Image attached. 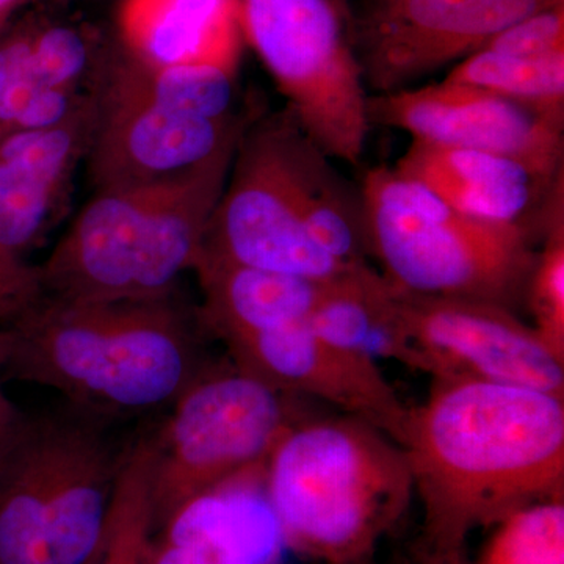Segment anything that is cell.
<instances>
[{"instance_id": "cell-24", "label": "cell", "mask_w": 564, "mask_h": 564, "mask_svg": "<svg viewBox=\"0 0 564 564\" xmlns=\"http://www.w3.org/2000/svg\"><path fill=\"white\" fill-rule=\"evenodd\" d=\"M150 434L122 451L98 551L104 564H154Z\"/></svg>"}, {"instance_id": "cell-29", "label": "cell", "mask_w": 564, "mask_h": 564, "mask_svg": "<svg viewBox=\"0 0 564 564\" xmlns=\"http://www.w3.org/2000/svg\"><path fill=\"white\" fill-rule=\"evenodd\" d=\"M40 295L36 267L13 265L0 259V325L10 326Z\"/></svg>"}, {"instance_id": "cell-10", "label": "cell", "mask_w": 564, "mask_h": 564, "mask_svg": "<svg viewBox=\"0 0 564 564\" xmlns=\"http://www.w3.org/2000/svg\"><path fill=\"white\" fill-rule=\"evenodd\" d=\"M367 115L370 126L399 129L413 140L492 152L547 176L564 172V107L443 80L370 95Z\"/></svg>"}, {"instance_id": "cell-8", "label": "cell", "mask_w": 564, "mask_h": 564, "mask_svg": "<svg viewBox=\"0 0 564 564\" xmlns=\"http://www.w3.org/2000/svg\"><path fill=\"white\" fill-rule=\"evenodd\" d=\"M295 128L288 107L245 128L199 256L317 282L355 267L326 254L304 228L292 163Z\"/></svg>"}, {"instance_id": "cell-3", "label": "cell", "mask_w": 564, "mask_h": 564, "mask_svg": "<svg viewBox=\"0 0 564 564\" xmlns=\"http://www.w3.org/2000/svg\"><path fill=\"white\" fill-rule=\"evenodd\" d=\"M263 474L288 547L323 564L372 558L414 497L402 445L351 415L296 422Z\"/></svg>"}, {"instance_id": "cell-16", "label": "cell", "mask_w": 564, "mask_h": 564, "mask_svg": "<svg viewBox=\"0 0 564 564\" xmlns=\"http://www.w3.org/2000/svg\"><path fill=\"white\" fill-rule=\"evenodd\" d=\"M397 173L429 188L456 210L485 220L514 223L541 232L556 182L525 163L492 152L413 140Z\"/></svg>"}, {"instance_id": "cell-6", "label": "cell", "mask_w": 564, "mask_h": 564, "mask_svg": "<svg viewBox=\"0 0 564 564\" xmlns=\"http://www.w3.org/2000/svg\"><path fill=\"white\" fill-rule=\"evenodd\" d=\"M295 399L236 366L203 370L150 434L154 532L204 494L263 469L281 437L304 419Z\"/></svg>"}, {"instance_id": "cell-4", "label": "cell", "mask_w": 564, "mask_h": 564, "mask_svg": "<svg viewBox=\"0 0 564 564\" xmlns=\"http://www.w3.org/2000/svg\"><path fill=\"white\" fill-rule=\"evenodd\" d=\"M236 148L177 180L96 192L36 265L41 295L66 302L172 295L195 267Z\"/></svg>"}, {"instance_id": "cell-1", "label": "cell", "mask_w": 564, "mask_h": 564, "mask_svg": "<svg viewBox=\"0 0 564 564\" xmlns=\"http://www.w3.org/2000/svg\"><path fill=\"white\" fill-rule=\"evenodd\" d=\"M402 447L426 552H464L475 530L564 499V399L552 393L436 378L425 403L410 410Z\"/></svg>"}, {"instance_id": "cell-20", "label": "cell", "mask_w": 564, "mask_h": 564, "mask_svg": "<svg viewBox=\"0 0 564 564\" xmlns=\"http://www.w3.org/2000/svg\"><path fill=\"white\" fill-rule=\"evenodd\" d=\"M192 272L203 293L196 317L220 340L310 321L325 284L203 256Z\"/></svg>"}, {"instance_id": "cell-25", "label": "cell", "mask_w": 564, "mask_h": 564, "mask_svg": "<svg viewBox=\"0 0 564 564\" xmlns=\"http://www.w3.org/2000/svg\"><path fill=\"white\" fill-rule=\"evenodd\" d=\"M444 80L522 101L564 107V54L524 58L480 50L456 63Z\"/></svg>"}, {"instance_id": "cell-14", "label": "cell", "mask_w": 564, "mask_h": 564, "mask_svg": "<svg viewBox=\"0 0 564 564\" xmlns=\"http://www.w3.org/2000/svg\"><path fill=\"white\" fill-rule=\"evenodd\" d=\"M99 98L54 128L0 139V259L29 265L25 254L54 221L70 177L87 158Z\"/></svg>"}, {"instance_id": "cell-22", "label": "cell", "mask_w": 564, "mask_h": 564, "mask_svg": "<svg viewBox=\"0 0 564 564\" xmlns=\"http://www.w3.org/2000/svg\"><path fill=\"white\" fill-rule=\"evenodd\" d=\"M292 162L304 228L313 242L345 265L369 262L361 187L340 176L300 122L292 137Z\"/></svg>"}, {"instance_id": "cell-28", "label": "cell", "mask_w": 564, "mask_h": 564, "mask_svg": "<svg viewBox=\"0 0 564 564\" xmlns=\"http://www.w3.org/2000/svg\"><path fill=\"white\" fill-rule=\"evenodd\" d=\"M484 50L524 58L564 54V2L514 22L489 40Z\"/></svg>"}, {"instance_id": "cell-19", "label": "cell", "mask_w": 564, "mask_h": 564, "mask_svg": "<svg viewBox=\"0 0 564 564\" xmlns=\"http://www.w3.org/2000/svg\"><path fill=\"white\" fill-rule=\"evenodd\" d=\"M307 323L323 339L370 361H397L430 375L425 355L404 326L395 285L369 262L325 282Z\"/></svg>"}, {"instance_id": "cell-13", "label": "cell", "mask_w": 564, "mask_h": 564, "mask_svg": "<svg viewBox=\"0 0 564 564\" xmlns=\"http://www.w3.org/2000/svg\"><path fill=\"white\" fill-rule=\"evenodd\" d=\"M221 343L242 372L296 399L333 404L402 445L410 408L386 380L380 364L323 339L307 321Z\"/></svg>"}, {"instance_id": "cell-2", "label": "cell", "mask_w": 564, "mask_h": 564, "mask_svg": "<svg viewBox=\"0 0 564 564\" xmlns=\"http://www.w3.org/2000/svg\"><path fill=\"white\" fill-rule=\"evenodd\" d=\"M10 329L2 380L54 389L101 423L172 406L204 370L173 293L120 302L40 295Z\"/></svg>"}, {"instance_id": "cell-18", "label": "cell", "mask_w": 564, "mask_h": 564, "mask_svg": "<svg viewBox=\"0 0 564 564\" xmlns=\"http://www.w3.org/2000/svg\"><path fill=\"white\" fill-rule=\"evenodd\" d=\"M117 22L126 54L144 65L237 73L242 31L236 0H118Z\"/></svg>"}, {"instance_id": "cell-9", "label": "cell", "mask_w": 564, "mask_h": 564, "mask_svg": "<svg viewBox=\"0 0 564 564\" xmlns=\"http://www.w3.org/2000/svg\"><path fill=\"white\" fill-rule=\"evenodd\" d=\"M564 0H364L355 44L369 95L415 87L497 33Z\"/></svg>"}, {"instance_id": "cell-30", "label": "cell", "mask_w": 564, "mask_h": 564, "mask_svg": "<svg viewBox=\"0 0 564 564\" xmlns=\"http://www.w3.org/2000/svg\"><path fill=\"white\" fill-rule=\"evenodd\" d=\"M3 380L0 377V466L7 458L18 434L25 421V414L20 413L9 395L3 391Z\"/></svg>"}, {"instance_id": "cell-27", "label": "cell", "mask_w": 564, "mask_h": 564, "mask_svg": "<svg viewBox=\"0 0 564 564\" xmlns=\"http://www.w3.org/2000/svg\"><path fill=\"white\" fill-rule=\"evenodd\" d=\"M492 529L475 564H564V499L529 505Z\"/></svg>"}, {"instance_id": "cell-26", "label": "cell", "mask_w": 564, "mask_h": 564, "mask_svg": "<svg viewBox=\"0 0 564 564\" xmlns=\"http://www.w3.org/2000/svg\"><path fill=\"white\" fill-rule=\"evenodd\" d=\"M538 251L525 300L541 339L564 361V177L556 182L545 207Z\"/></svg>"}, {"instance_id": "cell-15", "label": "cell", "mask_w": 564, "mask_h": 564, "mask_svg": "<svg viewBox=\"0 0 564 564\" xmlns=\"http://www.w3.org/2000/svg\"><path fill=\"white\" fill-rule=\"evenodd\" d=\"M46 417L47 521L57 564H85L101 541L121 452L104 436V423L76 411Z\"/></svg>"}, {"instance_id": "cell-34", "label": "cell", "mask_w": 564, "mask_h": 564, "mask_svg": "<svg viewBox=\"0 0 564 564\" xmlns=\"http://www.w3.org/2000/svg\"><path fill=\"white\" fill-rule=\"evenodd\" d=\"M0 377H2V372H0Z\"/></svg>"}, {"instance_id": "cell-21", "label": "cell", "mask_w": 564, "mask_h": 564, "mask_svg": "<svg viewBox=\"0 0 564 564\" xmlns=\"http://www.w3.org/2000/svg\"><path fill=\"white\" fill-rule=\"evenodd\" d=\"M46 417L25 415L0 466V564H57L47 521Z\"/></svg>"}, {"instance_id": "cell-23", "label": "cell", "mask_w": 564, "mask_h": 564, "mask_svg": "<svg viewBox=\"0 0 564 564\" xmlns=\"http://www.w3.org/2000/svg\"><path fill=\"white\" fill-rule=\"evenodd\" d=\"M106 77L118 87L177 113L225 120L242 111L236 109L237 73L217 66H150L122 51L109 55Z\"/></svg>"}, {"instance_id": "cell-17", "label": "cell", "mask_w": 564, "mask_h": 564, "mask_svg": "<svg viewBox=\"0 0 564 564\" xmlns=\"http://www.w3.org/2000/svg\"><path fill=\"white\" fill-rule=\"evenodd\" d=\"M258 473L182 508L154 534V564H280L288 543Z\"/></svg>"}, {"instance_id": "cell-12", "label": "cell", "mask_w": 564, "mask_h": 564, "mask_svg": "<svg viewBox=\"0 0 564 564\" xmlns=\"http://www.w3.org/2000/svg\"><path fill=\"white\" fill-rule=\"evenodd\" d=\"M254 117L248 110L225 120L177 113L118 87L104 73L98 121L85 158L93 187H137L196 172L237 147Z\"/></svg>"}, {"instance_id": "cell-32", "label": "cell", "mask_w": 564, "mask_h": 564, "mask_svg": "<svg viewBox=\"0 0 564 564\" xmlns=\"http://www.w3.org/2000/svg\"><path fill=\"white\" fill-rule=\"evenodd\" d=\"M24 2L25 0H0V25L9 20L13 11L20 9Z\"/></svg>"}, {"instance_id": "cell-31", "label": "cell", "mask_w": 564, "mask_h": 564, "mask_svg": "<svg viewBox=\"0 0 564 564\" xmlns=\"http://www.w3.org/2000/svg\"><path fill=\"white\" fill-rule=\"evenodd\" d=\"M421 564H469L464 560V552L443 554V552H423Z\"/></svg>"}, {"instance_id": "cell-5", "label": "cell", "mask_w": 564, "mask_h": 564, "mask_svg": "<svg viewBox=\"0 0 564 564\" xmlns=\"http://www.w3.org/2000/svg\"><path fill=\"white\" fill-rule=\"evenodd\" d=\"M359 187L369 258L395 288L510 310L525 300L538 231L456 210L391 166L370 169Z\"/></svg>"}, {"instance_id": "cell-33", "label": "cell", "mask_w": 564, "mask_h": 564, "mask_svg": "<svg viewBox=\"0 0 564 564\" xmlns=\"http://www.w3.org/2000/svg\"><path fill=\"white\" fill-rule=\"evenodd\" d=\"M351 564H372V563H370V560H366V562L351 563Z\"/></svg>"}, {"instance_id": "cell-7", "label": "cell", "mask_w": 564, "mask_h": 564, "mask_svg": "<svg viewBox=\"0 0 564 564\" xmlns=\"http://www.w3.org/2000/svg\"><path fill=\"white\" fill-rule=\"evenodd\" d=\"M236 6L242 36L303 131L333 161L358 166L372 126L350 0H236Z\"/></svg>"}, {"instance_id": "cell-11", "label": "cell", "mask_w": 564, "mask_h": 564, "mask_svg": "<svg viewBox=\"0 0 564 564\" xmlns=\"http://www.w3.org/2000/svg\"><path fill=\"white\" fill-rule=\"evenodd\" d=\"M395 289L404 326L425 355L434 380L473 378L564 399L563 359L510 307Z\"/></svg>"}]
</instances>
